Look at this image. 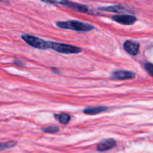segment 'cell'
Here are the masks:
<instances>
[{
	"instance_id": "cell-2",
	"label": "cell",
	"mask_w": 153,
	"mask_h": 153,
	"mask_svg": "<svg viewBox=\"0 0 153 153\" xmlns=\"http://www.w3.org/2000/svg\"><path fill=\"white\" fill-rule=\"evenodd\" d=\"M22 40L28 44L29 46H32V47L36 48L38 49H51V42L46 41V40H43V39L39 38V37H35L33 35H29V34H24L21 36Z\"/></svg>"
},
{
	"instance_id": "cell-5",
	"label": "cell",
	"mask_w": 153,
	"mask_h": 153,
	"mask_svg": "<svg viewBox=\"0 0 153 153\" xmlns=\"http://www.w3.org/2000/svg\"><path fill=\"white\" fill-rule=\"evenodd\" d=\"M123 48L127 53L131 55H137L140 49V44L137 41L128 40L124 42Z\"/></svg>"
},
{
	"instance_id": "cell-9",
	"label": "cell",
	"mask_w": 153,
	"mask_h": 153,
	"mask_svg": "<svg viewBox=\"0 0 153 153\" xmlns=\"http://www.w3.org/2000/svg\"><path fill=\"white\" fill-rule=\"evenodd\" d=\"M64 6L68 7V8L72 9L73 10L81 12V13H87V12H88V7L86 5L79 4V3L76 2H73V1H70L69 0L66 1Z\"/></svg>"
},
{
	"instance_id": "cell-10",
	"label": "cell",
	"mask_w": 153,
	"mask_h": 153,
	"mask_svg": "<svg viewBox=\"0 0 153 153\" xmlns=\"http://www.w3.org/2000/svg\"><path fill=\"white\" fill-rule=\"evenodd\" d=\"M108 110L107 107H104V106H97V107H89L86 108L84 109L83 112L86 114L88 115H93V114H97L102 113L105 111Z\"/></svg>"
},
{
	"instance_id": "cell-1",
	"label": "cell",
	"mask_w": 153,
	"mask_h": 153,
	"mask_svg": "<svg viewBox=\"0 0 153 153\" xmlns=\"http://www.w3.org/2000/svg\"><path fill=\"white\" fill-rule=\"evenodd\" d=\"M56 25L58 28H63V29L73 30L76 31H90L94 28V27L90 24L77 20L61 21V22L59 21L56 22Z\"/></svg>"
},
{
	"instance_id": "cell-7",
	"label": "cell",
	"mask_w": 153,
	"mask_h": 153,
	"mask_svg": "<svg viewBox=\"0 0 153 153\" xmlns=\"http://www.w3.org/2000/svg\"><path fill=\"white\" fill-rule=\"evenodd\" d=\"M135 77V73L127 70H117L111 75V78L117 80H127V79H134Z\"/></svg>"
},
{
	"instance_id": "cell-13",
	"label": "cell",
	"mask_w": 153,
	"mask_h": 153,
	"mask_svg": "<svg viewBox=\"0 0 153 153\" xmlns=\"http://www.w3.org/2000/svg\"><path fill=\"white\" fill-rule=\"evenodd\" d=\"M42 131H44L46 133H49V134H55V133H57L59 131L60 128L58 126H52L46 127V128H41Z\"/></svg>"
},
{
	"instance_id": "cell-15",
	"label": "cell",
	"mask_w": 153,
	"mask_h": 153,
	"mask_svg": "<svg viewBox=\"0 0 153 153\" xmlns=\"http://www.w3.org/2000/svg\"><path fill=\"white\" fill-rule=\"evenodd\" d=\"M144 67L146 72L153 77V64L151 63H146V64H145Z\"/></svg>"
},
{
	"instance_id": "cell-11",
	"label": "cell",
	"mask_w": 153,
	"mask_h": 153,
	"mask_svg": "<svg viewBox=\"0 0 153 153\" xmlns=\"http://www.w3.org/2000/svg\"><path fill=\"white\" fill-rule=\"evenodd\" d=\"M55 117L57 120L62 124H67L70 122V116L67 114H55Z\"/></svg>"
},
{
	"instance_id": "cell-8",
	"label": "cell",
	"mask_w": 153,
	"mask_h": 153,
	"mask_svg": "<svg viewBox=\"0 0 153 153\" xmlns=\"http://www.w3.org/2000/svg\"><path fill=\"white\" fill-rule=\"evenodd\" d=\"M116 146L117 143L114 139H105V140H101L98 143V145H97V150L99 152H105V151L109 150V149L115 147Z\"/></svg>"
},
{
	"instance_id": "cell-4",
	"label": "cell",
	"mask_w": 153,
	"mask_h": 153,
	"mask_svg": "<svg viewBox=\"0 0 153 153\" xmlns=\"http://www.w3.org/2000/svg\"><path fill=\"white\" fill-rule=\"evenodd\" d=\"M112 19L117 23L125 25H133L137 20V18L132 15H116L112 17Z\"/></svg>"
},
{
	"instance_id": "cell-12",
	"label": "cell",
	"mask_w": 153,
	"mask_h": 153,
	"mask_svg": "<svg viewBox=\"0 0 153 153\" xmlns=\"http://www.w3.org/2000/svg\"><path fill=\"white\" fill-rule=\"evenodd\" d=\"M16 142L15 141H8L6 142V143H1L0 144V150L3 151L5 150V149H10V148H13V146H16Z\"/></svg>"
},
{
	"instance_id": "cell-3",
	"label": "cell",
	"mask_w": 153,
	"mask_h": 153,
	"mask_svg": "<svg viewBox=\"0 0 153 153\" xmlns=\"http://www.w3.org/2000/svg\"><path fill=\"white\" fill-rule=\"evenodd\" d=\"M51 49L62 54H78L82 52V49L73 45L51 42Z\"/></svg>"
},
{
	"instance_id": "cell-14",
	"label": "cell",
	"mask_w": 153,
	"mask_h": 153,
	"mask_svg": "<svg viewBox=\"0 0 153 153\" xmlns=\"http://www.w3.org/2000/svg\"><path fill=\"white\" fill-rule=\"evenodd\" d=\"M40 1L45 3H49V4H58L64 5L67 0H40Z\"/></svg>"
},
{
	"instance_id": "cell-6",
	"label": "cell",
	"mask_w": 153,
	"mask_h": 153,
	"mask_svg": "<svg viewBox=\"0 0 153 153\" xmlns=\"http://www.w3.org/2000/svg\"><path fill=\"white\" fill-rule=\"evenodd\" d=\"M99 10L103 11L114 12V13H123V12H131V10L128 6L123 4H117V5L105 6V7H99Z\"/></svg>"
}]
</instances>
